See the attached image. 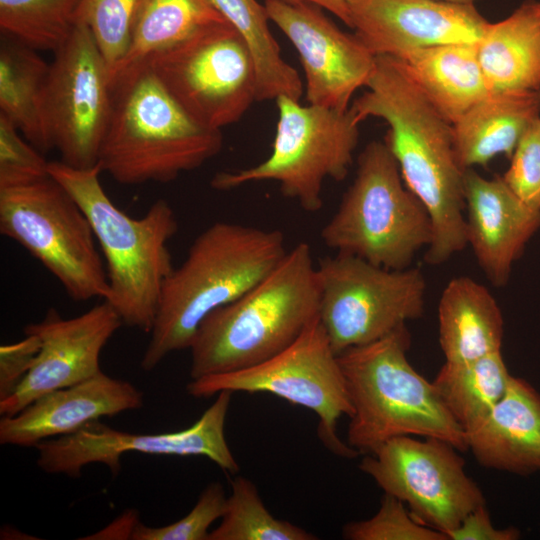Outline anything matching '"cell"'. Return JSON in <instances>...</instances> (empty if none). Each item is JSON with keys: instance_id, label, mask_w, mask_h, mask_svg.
<instances>
[{"instance_id": "9", "label": "cell", "mask_w": 540, "mask_h": 540, "mask_svg": "<svg viewBox=\"0 0 540 540\" xmlns=\"http://www.w3.org/2000/svg\"><path fill=\"white\" fill-rule=\"evenodd\" d=\"M0 232L37 259L74 301L108 297L106 268L91 223L50 175L0 187Z\"/></svg>"}, {"instance_id": "34", "label": "cell", "mask_w": 540, "mask_h": 540, "mask_svg": "<svg viewBox=\"0 0 540 540\" xmlns=\"http://www.w3.org/2000/svg\"><path fill=\"white\" fill-rule=\"evenodd\" d=\"M226 500L223 485L212 482L202 491L192 510L183 518L161 527H149L138 522L131 539L208 540L209 528L223 516Z\"/></svg>"}, {"instance_id": "23", "label": "cell", "mask_w": 540, "mask_h": 540, "mask_svg": "<svg viewBox=\"0 0 540 540\" xmlns=\"http://www.w3.org/2000/svg\"><path fill=\"white\" fill-rule=\"evenodd\" d=\"M438 332L445 362L470 361L501 351L504 319L488 288L470 277H454L438 303Z\"/></svg>"}, {"instance_id": "11", "label": "cell", "mask_w": 540, "mask_h": 540, "mask_svg": "<svg viewBox=\"0 0 540 540\" xmlns=\"http://www.w3.org/2000/svg\"><path fill=\"white\" fill-rule=\"evenodd\" d=\"M319 319L334 352L379 340L425 311L426 279L418 267L388 269L337 253L317 265Z\"/></svg>"}, {"instance_id": "1", "label": "cell", "mask_w": 540, "mask_h": 540, "mask_svg": "<svg viewBox=\"0 0 540 540\" xmlns=\"http://www.w3.org/2000/svg\"><path fill=\"white\" fill-rule=\"evenodd\" d=\"M365 87L350 108L359 123L369 117L387 123L384 142L429 215L432 242L444 248L463 243L465 170L456 156L452 124L391 56H376Z\"/></svg>"}, {"instance_id": "31", "label": "cell", "mask_w": 540, "mask_h": 540, "mask_svg": "<svg viewBox=\"0 0 540 540\" xmlns=\"http://www.w3.org/2000/svg\"><path fill=\"white\" fill-rule=\"evenodd\" d=\"M316 539L305 529L275 518L265 507L255 484L243 476L232 480L221 523L208 536V540Z\"/></svg>"}, {"instance_id": "24", "label": "cell", "mask_w": 540, "mask_h": 540, "mask_svg": "<svg viewBox=\"0 0 540 540\" xmlns=\"http://www.w3.org/2000/svg\"><path fill=\"white\" fill-rule=\"evenodd\" d=\"M477 54L489 92L540 90V1L527 0L489 22Z\"/></svg>"}, {"instance_id": "15", "label": "cell", "mask_w": 540, "mask_h": 540, "mask_svg": "<svg viewBox=\"0 0 540 540\" xmlns=\"http://www.w3.org/2000/svg\"><path fill=\"white\" fill-rule=\"evenodd\" d=\"M232 392L221 391L215 401L190 427L158 434H135L113 429L95 420L78 431L47 439L35 448L37 465L49 474L77 478L83 467L106 465L113 475L120 471V458L127 452L167 456H203L230 474L240 467L225 437V421Z\"/></svg>"}, {"instance_id": "29", "label": "cell", "mask_w": 540, "mask_h": 540, "mask_svg": "<svg viewBox=\"0 0 540 540\" xmlns=\"http://www.w3.org/2000/svg\"><path fill=\"white\" fill-rule=\"evenodd\" d=\"M511 377L498 351L470 361L445 362L432 383L451 416L467 433L501 399Z\"/></svg>"}, {"instance_id": "26", "label": "cell", "mask_w": 540, "mask_h": 540, "mask_svg": "<svg viewBox=\"0 0 540 540\" xmlns=\"http://www.w3.org/2000/svg\"><path fill=\"white\" fill-rule=\"evenodd\" d=\"M33 49L3 36L0 45V114L41 153L52 150L43 113L50 65Z\"/></svg>"}, {"instance_id": "2", "label": "cell", "mask_w": 540, "mask_h": 540, "mask_svg": "<svg viewBox=\"0 0 540 540\" xmlns=\"http://www.w3.org/2000/svg\"><path fill=\"white\" fill-rule=\"evenodd\" d=\"M287 252L277 229L218 221L203 230L163 284L141 368L152 371L169 354L189 349L210 313L254 287Z\"/></svg>"}, {"instance_id": "30", "label": "cell", "mask_w": 540, "mask_h": 540, "mask_svg": "<svg viewBox=\"0 0 540 540\" xmlns=\"http://www.w3.org/2000/svg\"><path fill=\"white\" fill-rule=\"evenodd\" d=\"M80 0H0V29L36 50L56 52L69 38Z\"/></svg>"}, {"instance_id": "14", "label": "cell", "mask_w": 540, "mask_h": 540, "mask_svg": "<svg viewBox=\"0 0 540 540\" xmlns=\"http://www.w3.org/2000/svg\"><path fill=\"white\" fill-rule=\"evenodd\" d=\"M54 55L43 103L49 141L65 164L94 167L112 112L109 66L89 29L78 22Z\"/></svg>"}, {"instance_id": "27", "label": "cell", "mask_w": 540, "mask_h": 540, "mask_svg": "<svg viewBox=\"0 0 540 540\" xmlns=\"http://www.w3.org/2000/svg\"><path fill=\"white\" fill-rule=\"evenodd\" d=\"M221 22L227 21L210 0H138L129 49L111 72V79L198 31Z\"/></svg>"}, {"instance_id": "18", "label": "cell", "mask_w": 540, "mask_h": 540, "mask_svg": "<svg viewBox=\"0 0 540 540\" xmlns=\"http://www.w3.org/2000/svg\"><path fill=\"white\" fill-rule=\"evenodd\" d=\"M349 27L374 56L477 44L488 21L474 5L438 0H350Z\"/></svg>"}, {"instance_id": "17", "label": "cell", "mask_w": 540, "mask_h": 540, "mask_svg": "<svg viewBox=\"0 0 540 540\" xmlns=\"http://www.w3.org/2000/svg\"><path fill=\"white\" fill-rule=\"evenodd\" d=\"M121 325L120 316L105 300L73 318L51 308L43 320L26 325L24 333L39 338L40 350L16 391L0 401L1 417L13 416L49 392L100 373L102 349Z\"/></svg>"}, {"instance_id": "19", "label": "cell", "mask_w": 540, "mask_h": 540, "mask_svg": "<svg viewBox=\"0 0 540 540\" xmlns=\"http://www.w3.org/2000/svg\"><path fill=\"white\" fill-rule=\"evenodd\" d=\"M467 246L496 287L510 279L514 263L540 230V210L523 203L502 176L485 178L474 168L464 173Z\"/></svg>"}, {"instance_id": "12", "label": "cell", "mask_w": 540, "mask_h": 540, "mask_svg": "<svg viewBox=\"0 0 540 540\" xmlns=\"http://www.w3.org/2000/svg\"><path fill=\"white\" fill-rule=\"evenodd\" d=\"M182 108L201 125L221 130L257 101V71L240 34L210 25L145 61Z\"/></svg>"}, {"instance_id": "33", "label": "cell", "mask_w": 540, "mask_h": 540, "mask_svg": "<svg viewBox=\"0 0 540 540\" xmlns=\"http://www.w3.org/2000/svg\"><path fill=\"white\" fill-rule=\"evenodd\" d=\"M342 536L348 540H448L442 532L416 519L401 500L385 493L376 514L348 522Z\"/></svg>"}, {"instance_id": "5", "label": "cell", "mask_w": 540, "mask_h": 540, "mask_svg": "<svg viewBox=\"0 0 540 540\" xmlns=\"http://www.w3.org/2000/svg\"><path fill=\"white\" fill-rule=\"evenodd\" d=\"M99 165L81 169L49 162V174L87 215L105 260L109 294L105 299L130 328L150 333L162 288L174 269L168 249L178 230L172 206L155 201L140 218L119 209L104 191Z\"/></svg>"}, {"instance_id": "37", "label": "cell", "mask_w": 540, "mask_h": 540, "mask_svg": "<svg viewBox=\"0 0 540 540\" xmlns=\"http://www.w3.org/2000/svg\"><path fill=\"white\" fill-rule=\"evenodd\" d=\"M40 350L36 335L25 334L15 343L0 347V401L10 397L23 381Z\"/></svg>"}, {"instance_id": "35", "label": "cell", "mask_w": 540, "mask_h": 540, "mask_svg": "<svg viewBox=\"0 0 540 540\" xmlns=\"http://www.w3.org/2000/svg\"><path fill=\"white\" fill-rule=\"evenodd\" d=\"M16 126L0 114V187L29 183L49 176V161Z\"/></svg>"}, {"instance_id": "4", "label": "cell", "mask_w": 540, "mask_h": 540, "mask_svg": "<svg viewBox=\"0 0 540 540\" xmlns=\"http://www.w3.org/2000/svg\"><path fill=\"white\" fill-rule=\"evenodd\" d=\"M113 105L98 165L116 182L168 183L223 146L221 130L194 120L146 62L111 79Z\"/></svg>"}, {"instance_id": "21", "label": "cell", "mask_w": 540, "mask_h": 540, "mask_svg": "<svg viewBox=\"0 0 540 540\" xmlns=\"http://www.w3.org/2000/svg\"><path fill=\"white\" fill-rule=\"evenodd\" d=\"M466 436L468 450L486 468L517 475L540 471V394L512 376L501 399Z\"/></svg>"}, {"instance_id": "39", "label": "cell", "mask_w": 540, "mask_h": 540, "mask_svg": "<svg viewBox=\"0 0 540 540\" xmlns=\"http://www.w3.org/2000/svg\"><path fill=\"white\" fill-rule=\"evenodd\" d=\"M298 2H307L321 7L338 17L347 26H349L348 3L350 0H290Z\"/></svg>"}, {"instance_id": "22", "label": "cell", "mask_w": 540, "mask_h": 540, "mask_svg": "<svg viewBox=\"0 0 540 540\" xmlns=\"http://www.w3.org/2000/svg\"><path fill=\"white\" fill-rule=\"evenodd\" d=\"M540 116V90L488 92L454 124L455 152L466 170L495 157H511L530 123Z\"/></svg>"}, {"instance_id": "13", "label": "cell", "mask_w": 540, "mask_h": 540, "mask_svg": "<svg viewBox=\"0 0 540 540\" xmlns=\"http://www.w3.org/2000/svg\"><path fill=\"white\" fill-rule=\"evenodd\" d=\"M459 452L440 438L398 436L365 454L359 469L385 494L408 505L416 519L447 537L470 512L486 504Z\"/></svg>"}, {"instance_id": "10", "label": "cell", "mask_w": 540, "mask_h": 540, "mask_svg": "<svg viewBox=\"0 0 540 540\" xmlns=\"http://www.w3.org/2000/svg\"><path fill=\"white\" fill-rule=\"evenodd\" d=\"M186 390L196 398L221 391L276 395L318 416V436L334 454L347 458L359 455L337 435L339 418H350L353 407L338 356L319 316L277 355L248 368L192 379Z\"/></svg>"}, {"instance_id": "38", "label": "cell", "mask_w": 540, "mask_h": 540, "mask_svg": "<svg viewBox=\"0 0 540 540\" xmlns=\"http://www.w3.org/2000/svg\"><path fill=\"white\" fill-rule=\"evenodd\" d=\"M447 537L448 540H517L521 533L513 526L495 527L484 504L470 512Z\"/></svg>"}, {"instance_id": "25", "label": "cell", "mask_w": 540, "mask_h": 540, "mask_svg": "<svg viewBox=\"0 0 540 540\" xmlns=\"http://www.w3.org/2000/svg\"><path fill=\"white\" fill-rule=\"evenodd\" d=\"M393 57L451 124L488 94L477 44H447Z\"/></svg>"}, {"instance_id": "3", "label": "cell", "mask_w": 540, "mask_h": 540, "mask_svg": "<svg viewBox=\"0 0 540 540\" xmlns=\"http://www.w3.org/2000/svg\"><path fill=\"white\" fill-rule=\"evenodd\" d=\"M320 298L311 246L299 242L264 279L200 324L189 348L191 379L248 368L282 352L319 316Z\"/></svg>"}, {"instance_id": "8", "label": "cell", "mask_w": 540, "mask_h": 540, "mask_svg": "<svg viewBox=\"0 0 540 540\" xmlns=\"http://www.w3.org/2000/svg\"><path fill=\"white\" fill-rule=\"evenodd\" d=\"M278 122L271 154L257 165L217 173L213 188L230 190L247 183L274 181L282 195L307 212L323 205L326 179L344 180L353 164L359 125L351 108L346 111L302 105L288 96L276 100Z\"/></svg>"}, {"instance_id": "6", "label": "cell", "mask_w": 540, "mask_h": 540, "mask_svg": "<svg viewBox=\"0 0 540 540\" xmlns=\"http://www.w3.org/2000/svg\"><path fill=\"white\" fill-rule=\"evenodd\" d=\"M407 325L374 342L338 354L353 414L347 444L370 454L398 436L436 437L466 451L467 436L432 382L408 360Z\"/></svg>"}, {"instance_id": "32", "label": "cell", "mask_w": 540, "mask_h": 540, "mask_svg": "<svg viewBox=\"0 0 540 540\" xmlns=\"http://www.w3.org/2000/svg\"><path fill=\"white\" fill-rule=\"evenodd\" d=\"M138 0H80L76 22L84 24L111 72L125 57Z\"/></svg>"}, {"instance_id": "20", "label": "cell", "mask_w": 540, "mask_h": 540, "mask_svg": "<svg viewBox=\"0 0 540 540\" xmlns=\"http://www.w3.org/2000/svg\"><path fill=\"white\" fill-rule=\"evenodd\" d=\"M143 393L132 383L102 371L74 385L49 392L13 416L1 417L0 443L36 447L72 434L101 417L142 408Z\"/></svg>"}, {"instance_id": "16", "label": "cell", "mask_w": 540, "mask_h": 540, "mask_svg": "<svg viewBox=\"0 0 540 540\" xmlns=\"http://www.w3.org/2000/svg\"><path fill=\"white\" fill-rule=\"evenodd\" d=\"M264 5L299 55L308 104L348 110L354 93L366 86L376 56L317 5L290 0H264Z\"/></svg>"}, {"instance_id": "7", "label": "cell", "mask_w": 540, "mask_h": 540, "mask_svg": "<svg viewBox=\"0 0 540 540\" xmlns=\"http://www.w3.org/2000/svg\"><path fill=\"white\" fill-rule=\"evenodd\" d=\"M323 243L388 269L411 266L432 238L429 215L405 185L386 143L369 142L357 159L352 184L321 229Z\"/></svg>"}, {"instance_id": "36", "label": "cell", "mask_w": 540, "mask_h": 540, "mask_svg": "<svg viewBox=\"0 0 540 540\" xmlns=\"http://www.w3.org/2000/svg\"><path fill=\"white\" fill-rule=\"evenodd\" d=\"M509 159L504 182L528 207L540 210V116L527 127Z\"/></svg>"}, {"instance_id": "40", "label": "cell", "mask_w": 540, "mask_h": 540, "mask_svg": "<svg viewBox=\"0 0 540 540\" xmlns=\"http://www.w3.org/2000/svg\"><path fill=\"white\" fill-rule=\"evenodd\" d=\"M457 5H474L477 0H438Z\"/></svg>"}, {"instance_id": "28", "label": "cell", "mask_w": 540, "mask_h": 540, "mask_svg": "<svg viewBox=\"0 0 540 540\" xmlns=\"http://www.w3.org/2000/svg\"><path fill=\"white\" fill-rule=\"evenodd\" d=\"M222 17L240 34L254 59L257 101L288 96L300 101L304 86L299 73L281 55L269 28L264 4L257 0H210Z\"/></svg>"}]
</instances>
